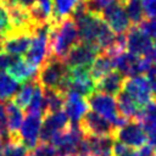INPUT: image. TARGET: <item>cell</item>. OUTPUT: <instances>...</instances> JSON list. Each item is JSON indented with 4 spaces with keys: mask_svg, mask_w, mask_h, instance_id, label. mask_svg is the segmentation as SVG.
I'll use <instances>...</instances> for the list:
<instances>
[{
    "mask_svg": "<svg viewBox=\"0 0 156 156\" xmlns=\"http://www.w3.org/2000/svg\"><path fill=\"white\" fill-rule=\"evenodd\" d=\"M149 83H150V87H151V90H152V94H154V99H156V65H154L146 73H145Z\"/></svg>",
    "mask_w": 156,
    "mask_h": 156,
    "instance_id": "74e56055",
    "label": "cell"
},
{
    "mask_svg": "<svg viewBox=\"0 0 156 156\" xmlns=\"http://www.w3.org/2000/svg\"><path fill=\"white\" fill-rule=\"evenodd\" d=\"M52 0H37L30 7L33 18L38 24H48L52 21Z\"/></svg>",
    "mask_w": 156,
    "mask_h": 156,
    "instance_id": "603a6c76",
    "label": "cell"
},
{
    "mask_svg": "<svg viewBox=\"0 0 156 156\" xmlns=\"http://www.w3.org/2000/svg\"><path fill=\"white\" fill-rule=\"evenodd\" d=\"M17 57L18 56H13V55L5 52L4 50H0V72L7 71V68L15 62Z\"/></svg>",
    "mask_w": 156,
    "mask_h": 156,
    "instance_id": "e575fe53",
    "label": "cell"
},
{
    "mask_svg": "<svg viewBox=\"0 0 156 156\" xmlns=\"http://www.w3.org/2000/svg\"><path fill=\"white\" fill-rule=\"evenodd\" d=\"M30 33L26 32H10L2 40V50L13 56H22L28 51L32 40Z\"/></svg>",
    "mask_w": 156,
    "mask_h": 156,
    "instance_id": "2e32d148",
    "label": "cell"
},
{
    "mask_svg": "<svg viewBox=\"0 0 156 156\" xmlns=\"http://www.w3.org/2000/svg\"><path fill=\"white\" fill-rule=\"evenodd\" d=\"M102 17L108 24V27L116 34H124L130 27V21L128 18L124 0H117L108 7H106L102 12Z\"/></svg>",
    "mask_w": 156,
    "mask_h": 156,
    "instance_id": "30bf717a",
    "label": "cell"
},
{
    "mask_svg": "<svg viewBox=\"0 0 156 156\" xmlns=\"http://www.w3.org/2000/svg\"><path fill=\"white\" fill-rule=\"evenodd\" d=\"M150 38L156 40V18H145L139 26Z\"/></svg>",
    "mask_w": 156,
    "mask_h": 156,
    "instance_id": "836d02e7",
    "label": "cell"
},
{
    "mask_svg": "<svg viewBox=\"0 0 156 156\" xmlns=\"http://www.w3.org/2000/svg\"><path fill=\"white\" fill-rule=\"evenodd\" d=\"M112 136H83L78 154L82 156H113Z\"/></svg>",
    "mask_w": 156,
    "mask_h": 156,
    "instance_id": "9a60e30c",
    "label": "cell"
},
{
    "mask_svg": "<svg viewBox=\"0 0 156 156\" xmlns=\"http://www.w3.org/2000/svg\"><path fill=\"white\" fill-rule=\"evenodd\" d=\"M78 127L84 136H112L115 139L116 127L94 111H88L78 122Z\"/></svg>",
    "mask_w": 156,
    "mask_h": 156,
    "instance_id": "5b68a950",
    "label": "cell"
},
{
    "mask_svg": "<svg viewBox=\"0 0 156 156\" xmlns=\"http://www.w3.org/2000/svg\"><path fill=\"white\" fill-rule=\"evenodd\" d=\"M0 136L5 140L10 139L9 127H7V112H6V102L0 100Z\"/></svg>",
    "mask_w": 156,
    "mask_h": 156,
    "instance_id": "1f68e13d",
    "label": "cell"
},
{
    "mask_svg": "<svg viewBox=\"0 0 156 156\" xmlns=\"http://www.w3.org/2000/svg\"><path fill=\"white\" fill-rule=\"evenodd\" d=\"M35 156H58L56 147L51 143H43L38 144L34 150H32Z\"/></svg>",
    "mask_w": 156,
    "mask_h": 156,
    "instance_id": "d6a6232c",
    "label": "cell"
},
{
    "mask_svg": "<svg viewBox=\"0 0 156 156\" xmlns=\"http://www.w3.org/2000/svg\"><path fill=\"white\" fill-rule=\"evenodd\" d=\"M88 102L87 99L76 93H67L63 111L67 115L71 123L78 124V122L83 118V116L88 112Z\"/></svg>",
    "mask_w": 156,
    "mask_h": 156,
    "instance_id": "e0dca14e",
    "label": "cell"
},
{
    "mask_svg": "<svg viewBox=\"0 0 156 156\" xmlns=\"http://www.w3.org/2000/svg\"><path fill=\"white\" fill-rule=\"evenodd\" d=\"M27 113H35L40 115L44 117L45 115V95H44V89L39 85L37 82V87L33 94V98L30 100V104L28 105Z\"/></svg>",
    "mask_w": 156,
    "mask_h": 156,
    "instance_id": "f1b7e54d",
    "label": "cell"
},
{
    "mask_svg": "<svg viewBox=\"0 0 156 156\" xmlns=\"http://www.w3.org/2000/svg\"><path fill=\"white\" fill-rule=\"evenodd\" d=\"M116 104H117L119 115L127 119H138L143 110V107H140L139 104L124 90H122L116 96Z\"/></svg>",
    "mask_w": 156,
    "mask_h": 156,
    "instance_id": "ffe728a7",
    "label": "cell"
},
{
    "mask_svg": "<svg viewBox=\"0 0 156 156\" xmlns=\"http://www.w3.org/2000/svg\"><path fill=\"white\" fill-rule=\"evenodd\" d=\"M44 95H45V113L63 111L66 93H62L58 90L44 89Z\"/></svg>",
    "mask_w": 156,
    "mask_h": 156,
    "instance_id": "d4e9b609",
    "label": "cell"
},
{
    "mask_svg": "<svg viewBox=\"0 0 156 156\" xmlns=\"http://www.w3.org/2000/svg\"><path fill=\"white\" fill-rule=\"evenodd\" d=\"M127 49L136 56H149L154 50V41L139 26H132L126 34Z\"/></svg>",
    "mask_w": 156,
    "mask_h": 156,
    "instance_id": "4fadbf2b",
    "label": "cell"
},
{
    "mask_svg": "<svg viewBox=\"0 0 156 156\" xmlns=\"http://www.w3.org/2000/svg\"><path fill=\"white\" fill-rule=\"evenodd\" d=\"M43 116L35 113H27L24 117L18 136L21 143L29 150H34L38 145V140H40V129L43 123Z\"/></svg>",
    "mask_w": 156,
    "mask_h": 156,
    "instance_id": "5bb4252c",
    "label": "cell"
},
{
    "mask_svg": "<svg viewBox=\"0 0 156 156\" xmlns=\"http://www.w3.org/2000/svg\"><path fill=\"white\" fill-rule=\"evenodd\" d=\"M115 139L127 146L136 149L146 145L149 141L147 133L145 132L141 123L136 119H129L123 126L118 127L116 129Z\"/></svg>",
    "mask_w": 156,
    "mask_h": 156,
    "instance_id": "52a82bcc",
    "label": "cell"
},
{
    "mask_svg": "<svg viewBox=\"0 0 156 156\" xmlns=\"http://www.w3.org/2000/svg\"><path fill=\"white\" fill-rule=\"evenodd\" d=\"M123 90L128 95H130L139 104L140 107L146 106L154 99L150 83L145 74L127 77L123 84Z\"/></svg>",
    "mask_w": 156,
    "mask_h": 156,
    "instance_id": "9c48e42d",
    "label": "cell"
},
{
    "mask_svg": "<svg viewBox=\"0 0 156 156\" xmlns=\"http://www.w3.org/2000/svg\"><path fill=\"white\" fill-rule=\"evenodd\" d=\"M18 91V82H16L9 73L0 72V100H12Z\"/></svg>",
    "mask_w": 156,
    "mask_h": 156,
    "instance_id": "4316f807",
    "label": "cell"
},
{
    "mask_svg": "<svg viewBox=\"0 0 156 156\" xmlns=\"http://www.w3.org/2000/svg\"><path fill=\"white\" fill-rule=\"evenodd\" d=\"M27 156H35V155H34V152H33V151H29V152L27 154Z\"/></svg>",
    "mask_w": 156,
    "mask_h": 156,
    "instance_id": "60d3db41",
    "label": "cell"
},
{
    "mask_svg": "<svg viewBox=\"0 0 156 156\" xmlns=\"http://www.w3.org/2000/svg\"><path fill=\"white\" fill-rule=\"evenodd\" d=\"M68 73L69 68L67 67L63 60L49 56L46 61L40 66L35 79L43 89L58 90L66 93Z\"/></svg>",
    "mask_w": 156,
    "mask_h": 156,
    "instance_id": "7a4b0ae2",
    "label": "cell"
},
{
    "mask_svg": "<svg viewBox=\"0 0 156 156\" xmlns=\"http://www.w3.org/2000/svg\"><path fill=\"white\" fill-rule=\"evenodd\" d=\"M93 91H95V82L90 77L89 69L87 68L69 69L67 84H66V93H76L87 98Z\"/></svg>",
    "mask_w": 156,
    "mask_h": 156,
    "instance_id": "7c38bea8",
    "label": "cell"
},
{
    "mask_svg": "<svg viewBox=\"0 0 156 156\" xmlns=\"http://www.w3.org/2000/svg\"><path fill=\"white\" fill-rule=\"evenodd\" d=\"M136 121L141 123L147 135L156 133V99H152L146 106L143 107Z\"/></svg>",
    "mask_w": 156,
    "mask_h": 156,
    "instance_id": "cb8c5ba5",
    "label": "cell"
},
{
    "mask_svg": "<svg viewBox=\"0 0 156 156\" xmlns=\"http://www.w3.org/2000/svg\"><path fill=\"white\" fill-rule=\"evenodd\" d=\"M78 41L80 40L74 18L67 17L50 23L49 56L63 60Z\"/></svg>",
    "mask_w": 156,
    "mask_h": 156,
    "instance_id": "6da1fadb",
    "label": "cell"
},
{
    "mask_svg": "<svg viewBox=\"0 0 156 156\" xmlns=\"http://www.w3.org/2000/svg\"><path fill=\"white\" fill-rule=\"evenodd\" d=\"M37 87V79H30L26 83H23V85L21 87V89L16 93V95L13 96L12 101L20 107V108H27L28 105L30 104V100L33 98L34 90Z\"/></svg>",
    "mask_w": 156,
    "mask_h": 156,
    "instance_id": "484cf974",
    "label": "cell"
},
{
    "mask_svg": "<svg viewBox=\"0 0 156 156\" xmlns=\"http://www.w3.org/2000/svg\"><path fill=\"white\" fill-rule=\"evenodd\" d=\"M100 49L89 43L78 41L63 58L65 63L69 69L72 68H87L89 69L95 57L99 55Z\"/></svg>",
    "mask_w": 156,
    "mask_h": 156,
    "instance_id": "8992f818",
    "label": "cell"
},
{
    "mask_svg": "<svg viewBox=\"0 0 156 156\" xmlns=\"http://www.w3.org/2000/svg\"><path fill=\"white\" fill-rule=\"evenodd\" d=\"M146 18H156V0H141Z\"/></svg>",
    "mask_w": 156,
    "mask_h": 156,
    "instance_id": "8d00e7d4",
    "label": "cell"
},
{
    "mask_svg": "<svg viewBox=\"0 0 156 156\" xmlns=\"http://www.w3.org/2000/svg\"><path fill=\"white\" fill-rule=\"evenodd\" d=\"M12 30V26L9 18L6 7L0 2V37L5 38Z\"/></svg>",
    "mask_w": 156,
    "mask_h": 156,
    "instance_id": "4dcf8cb0",
    "label": "cell"
},
{
    "mask_svg": "<svg viewBox=\"0 0 156 156\" xmlns=\"http://www.w3.org/2000/svg\"><path fill=\"white\" fill-rule=\"evenodd\" d=\"M126 11L132 26H140L143 21L146 18L141 0H124Z\"/></svg>",
    "mask_w": 156,
    "mask_h": 156,
    "instance_id": "83f0119b",
    "label": "cell"
},
{
    "mask_svg": "<svg viewBox=\"0 0 156 156\" xmlns=\"http://www.w3.org/2000/svg\"><path fill=\"white\" fill-rule=\"evenodd\" d=\"M155 155L156 154H155L154 149L149 144H146V145H144V146L134 150V152H133L132 156H155Z\"/></svg>",
    "mask_w": 156,
    "mask_h": 156,
    "instance_id": "f35d334b",
    "label": "cell"
},
{
    "mask_svg": "<svg viewBox=\"0 0 156 156\" xmlns=\"http://www.w3.org/2000/svg\"><path fill=\"white\" fill-rule=\"evenodd\" d=\"M71 124L65 111H58L54 113H45L40 129V141L51 143L55 136L62 133Z\"/></svg>",
    "mask_w": 156,
    "mask_h": 156,
    "instance_id": "8fae6325",
    "label": "cell"
},
{
    "mask_svg": "<svg viewBox=\"0 0 156 156\" xmlns=\"http://www.w3.org/2000/svg\"><path fill=\"white\" fill-rule=\"evenodd\" d=\"M154 44H155V49H156V40H155V43H154Z\"/></svg>",
    "mask_w": 156,
    "mask_h": 156,
    "instance_id": "b9f144b4",
    "label": "cell"
},
{
    "mask_svg": "<svg viewBox=\"0 0 156 156\" xmlns=\"http://www.w3.org/2000/svg\"><path fill=\"white\" fill-rule=\"evenodd\" d=\"M113 69H116L115 60L104 52H99V55L95 57L94 62L91 63V66L89 68V73H90V77L93 78V80L96 83L99 79H101L102 77H105L106 74L112 72Z\"/></svg>",
    "mask_w": 156,
    "mask_h": 156,
    "instance_id": "44dd1931",
    "label": "cell"
},
{
    "mask_svg": "<svg viewBox=\"0 0 156 156\" xmlns=\"http://www.w3.org/2000/svg\"><path fill=\"white\" fill-rule=\"evenodd\" d=\"M134 150L119 141L113 144V156H132Z\"/></svg>",
    "mask_w": 156,
    "mask_h": 156,
    "instance_id": "d590c367",
    "label": "cell"
},
{
    "mask_svg": "<svg viewBox=\"0 0 156 156\" xmlns=\"http://www.w3.org/2000/svg\"><path fill=\"white\" fill-rule=\"evenodd\" d=\"M7 73L18 83H26L30 79H35L38 74V67L29 63L26 58L18 56L15 62L7 68Z\"/></svg>",
    "mask_w": 156,
    "mask_h": 156,
    "instance_id": "d6986e66",
    "label": "cell"
},
{
    "mask_svg": "<svg viewBox=\"0 0 156 156\" xmlns=\"http://www.w3.org/2000/svg\"><path fill=\"white\" fill-rule=\"evenodd\" d=\"M49 29L50 23L37 27L32 35L30 45L26 52V60L35 67H40L49 57Z\"/></svg>",
    "mask_w": 156,
    "mask_h": 156,
    "instance_id": "277c9868",
    "label": "cell"
},
{
    "mask_svg": "<svg viewBox=\"0 0 156 156\" xmlns=\"http://www.w3.org/2000/svg\"><path fill=\"white\" fill-rule=\"evenodd\" d=\"M83 134L76 123H71L62 133H60L55 139L51 141V144L56 147L58 155L61 156H68L78 154V150L80 147Z\"/></svg>",
    "mask_w": 156,
    "mask_h": 156,
    "instance_id": "ba28073f",
    "label": "cell"
},
{
    "mask_svg": "<svg viewBox=\"0 0 156 156\" xmlns=\"http://www.w3.org/2000/svg\"><path fill=\"white\" fill-rule=\"evenodd\" d=\"M6 112H7V127H9V135L10 138L20 139L18 133L23 122V110L20 108L12 100H9L6 104Z\"/></svg>",
    "mask_w": 156,
    "mask_h": 156,
    "instance_id": "7402d4cb",
    "label": "cell"
},
{
    "mask_svg": "<svg viewBox=\"0 0 156 156\" xmlns=\"http://www.w3.org/2000/svg\"><path fill=\"white\" fill-rule=\"evenodd\" d=\"M7 140H5L4 138H1L0 136V156H1V154H2V150H4V147H5V143H6Z\"/></svg>",
    "mask_w": 156,
    "mask_h": 156,
    "instance_id": "ab89813d",
    "label": "cell"
},
{
    "mask_svg": "<svg viewBox=\"0 0 156 156\" xmlns=\"http://www.w3.org/2000/svg\"><path fill=\"white\" fill-rule=\"evenodd\" d=\"M126 78L127 77H124L119 71L113 69L95 83V90L111 96H117L123 90Z\"/></svg>",
    "mask_w": 156,
    "mask_h": 156,
    "instance_id": "ac0fdd59",
    "label": "cell"
},
{
    "mask_svg": "<svg viewBox=\"0 0 156 156\" xmlns=\"http://www.w3.org/2000/svg\"><path fill=\"white\" fill-rule=\"evenodd\" d=\"M85 99H87V102H88L89 107L91 108V111H94L98 115L106 118L116 128L123 126L127 121H129L119 115L117 104H116V100L113 99V96L95 90Z\"/></svg>",
    "mask_w": 156,
    "mask_h": 156,
    "instance_id": "3957f363",
    "label": "cell"
},
{
    "mask_svg": "<svg viewBox=\"0 0 156 156\" xmlns=\"http://www.w3.org/2000/svg\"><path fill=\"white\" fill-rule=\"evenodd\" d=\"M29 150L21 143L20 139L10 138L5 143V147L2 150L1 156H27Z\"/></svg>",
    "mask_w": 156,
    "mask_h": 156,
    "instance_id": "f546056e",
    "label": "cell"
}]
</instances>
